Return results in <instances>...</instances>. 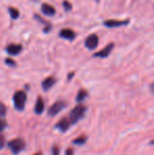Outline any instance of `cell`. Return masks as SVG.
Segmentation results:
<instances>
[{"instance_id": "cell-22", "label": "cell", "mask_w": 154, "mask_h": 155, "mask_svg": "<svg viewBox=\"0 0 154 155\" xmlns=\"http://www.w3.org/2000/svg\"><path fill=\"white\" fill-rule=\"evenodd\" d=\"M4 61H5V63L8 65H10V67H15V65H16V61L13 60V59H11V58H6Z\"/></svg>"}, {"instance_id": "cell-14", "label": "cell", "mask_w": 154, "mask_h": 155, "mask_svg": "<svg viewBox=\"0 0 154 155\" xmlns=\"http://www.w3.org/2000/svg\"><path fill=\"white\" fill-rule=\"evenodd\" d=\"M43 110H44V102H43V99L41 97H38L35 104V113L38 115L42 114Z\"/></svg>"}, {"instance_id": "cell-28", "label": "cell", "mask_w": 154, "mask_h": 155, "mask_svg": "<svg viewBox=\"0 0 154 155\" xmlns=\"http://www.w3.org/2000/svg\"><path fill=\"white\" fill-rule=\"evenodd\" d=\"M151 143V145H154V139H153V140H152V141H151V143Z\"/></svg>"}, {"instance_id": "cell-7", "label": "cell", "mask_w": 154, "mask_h": 155, "mask_svg": "<svg viewBox=\"0 0 154 155\" xmlns=\"http://www.w3.org/2000/svg\"><path fill=\"white\" fill-rule=\"evenodd\" d=\"M5 50H6V52H8V55L16 56V55H19V54L22 52L23 47H22V45H20V43H10L8 45H6Z\"/></svg>"}, {"instance_id": "cell-10", "label": "cell", "mask_w": 154, "mask_h": 155, "mask_svg": "<svg viewBox=\"0 0 154 155\" xmlns=\"http://www.w3.org/2000/svg\"><path fill=\"white\" fill-rule=\"evenodd\" d=\"M59 37L64 39H67V40H74L75 37H76V33L73 31L72 29H62L60 30L59 32Z\"/></svg>"}, {"instance_id": "cell-9", "label": "cell", "mask_w": 154, "mask_h": 155, "mask_svg": "<svg viewBox=\"0 0 154 155\" xmlns=\"http://www.w3.org/2000/svg\"><path fill=\"white\" fill-rule=\"evenodd\" d=\"M71 126H72V123L70 121V119H69L68 117H64V118H61L56 124L55 128L57 129V130H59L60 132H67V131L70 129Z\"/></svg>"}, {"instance_id": "cell-12", "label": "cell", "mask_w": 154, "mask_h": 155, "mask_svg": "<svg viewBox=\"0 0 154 155\" xmlns=\"http://www.w3.org/2000/svg\"><path fill=\"white\" fill-rule=\"evenodd\" d=\"M41 12H42V14L47 15V16H54L56 14V8L51 4L42 3L41 4Z\"/></svg>"}, {"instance_id": "cell-17", "label": "cell", "mask_w": 154, "mask_h": 155, "mask_svg": "<svg viewBox=\"0 0 154 155\" xmlns=\"http://www.w3.org/2000/svg\"><path fill=\"white\" fill-rule=\"evenodd\" d=\"M87 140H88V137H87L86 135H80V136H78L76 139L73 140V143H74V145H77V146H84V143H87Z\"/></svg>"}, {"instance_id": "cell-6", "label": "cell", "mask_w": 154, "mask_h": 155, "mask_svg": "<svg viewBox=\"0 0 154 155\" xmlns=\"http://www.w3.org/2000/svg\"><path fill=\"white\" fill-rule=\"evenodd\" d=\"M113 49H114V43L110 42L109 45H106L103 50L94 53L93 56H94V57H97V58H107V57H109V55L111 54V52L113 51Z\"/></svg>"}, {"instance_id": "cell-16", "label": "cell", "mask_w": 154, "mask_h": 155, "mask_svg": "<svg viewBox=\"0 0 154 155\" xmlns=\"http://www.w3.org/2000/svg\"><path fill=\"white\" fill-rule=\"evenodd\" d=\"M8 14H10L12 19H18L19 15H20V12H19L18 8H14V6H8Z\"/></svg>"}, {"instance_id": "cell-1", "label": "cell", "mask_w": 154, "mask_h": 155, "mask_svg": "<svg viewBox=\"0 0 154 155\" xmlns=\"http://www.w3.org/2000/svg\"><path fill=\"white\" fill-rule=\"evenodd\" d=\"M86 112H87V107L82 104H78L77 106L75 107V108H73L72 110H71V112L69 113L68 118L70 119L72 124H76L84 116Z\"/></svg>"}, {"instance_id": "cell-13", "label": "cell", "mask_w": 154, "mask_h": 155, "mask_svg": "<svg viewBox=\"0 0 154 155\" xmlns=\"http://www.w3.org/2000/svg\"><path fill=\"white\" fill-rule=\"evenodd\" d=\"M34 17H35L36 20H38L39 22H41L43 25V32H44V33H49L50 31H51L53 27H52V25L49 22V21L44 20V19H43L42 17L39 16L38 14H35V16H34Z\"/></svg>"}, {"instance_id": "cell-2", "label": "cell", "mask_w": 154, "mask_h": 155, "mask_svg": "<svg viewBox=\"0 0 154 155\" xmlns=\"http://www.w3.org/2000/svg\"><path fill=\"white\" fill-rule=\"evenodd\" d=\"M13 102L14 107L17 111H23L27 102V93L25 91H17L13 96Z\"/></svg>"}, {"instance_id": "cell-25", "label": "cell", "mask_w": 154, "mask_h": 155, "mask_svg": "<svg viewBox=\"0 0 154 155\" xmlns=\"http://www.w3.org/2000/svg\"><path fill=\"white\" fill-rule=\"evenodd\" d=\"M149 89H150V91H151V93L154 95V82H152V84L149 86Z\"/></svg>"}, {"instance_id": "cell-18", "label": "cell", "mask_w": 154, "mask_h": 155, "mask_svg": "<svg viewBox=\"0 0 154 155\" xmlns=\"http://www.w3.org/2000/svg\"><path fill=\"white\" fill-rule=\"evenodd\" d=\"M62 5H64V11H66V12H70V11L72 10V8H73L72 3H71L70 1H68V0H64V1L62 2Z\"/></svg>"}, {"instance_id": "cell-3", "label": "cell", "mask_w": 154, "mask_h": 155, "mask_svg": "<svg viewBox=\"0 0 154 155\" xmlns=\"http://www.w3.org/2000/svg\"><path fill=\"white\" fill-rule=\"evenodd\" d=\"M8 149L12 151L13 154L17 155L25 148V141L23 140L22 138L12 139V140H10L8 143Z\"/></svg>"}, {"instance_id": "cell-21", "label": "cell", "mask_w": 154, "mask_h": 155, "mask_svg": "<svg viewBox=\"0 0 154 155\" xmlns=\"http://www.w3.org/2000/svg\"><path fill=\"white\" fill-rule=\"evenodd\" d=\"M60 153V149L58 146L54 145L53 147H52V155H59Z\"/></svg>"}, {"instance_id": "cell-24", "label": "cell", "mask_w": 154, "mask_h": 155, "mask_svg": "<svg viewBox=\"0 0 154 155\" xmlns=\"http://www.w3.org/2000/svg\"><path fill=\"white\" fill-rule=\"evenodd\" d=\"M66 155H74V151H73L72 148H69V149H67Z\"/></svg>"}, {"instance_id": "cell-19", "label": "cell", "mask_w": 154, "mask_h": 155, "mask_svg": "<svg viewBox=\"0 0 154 155\" xmlns=\"http://www.w3.org/2000/svg\"><path fill=\"white\" fill-rule=\"evenodd\" d=\"M5 114H6V107L3 102L0 101V117L3 118V117L5 116Z\"/></svg>"}, {"instance_id": "cell-11", "label": "cell", "mask_w": 154, "mask_h": 155, "mask_svg": "<svg viewBox=\"0 0 154 155\" xmlns=\"http://www.w3.org/2000/svg\"><path fill=\"white\" fill-rule=\"evenodd\" d=\"M56 81H57V79H56L54 76H49V77H47L41 82V87H42L43 91L47 92V91H49L51 88H53L54 84H56Z\"/></svg>"}, {"instance_id": "cell-27", "label": "cell", "mask_w": 154, "mask_h": 155, "mask_svg": "<svg viewBox=\"0 0 154 155\" xmlns=\"http://www.w3.org/2000/svg\"><path fill=\"white\" fill-rule=\"evenodd\" d=\"M34 155H42V153H40V152H38V153H36V154H34Z\"/></svg>"}, {"instance_id": "cell-5", "label": "cell", "mask_w": 154, "mask_h": 155, "mask_svg": "<svg viewBox=\"0 0 154 155\" xmlns=\"http://www.w3.org/2000/svg\"><path fill=\"white\" fill-rule=\"evenodd\" d=\"M66 104H67L64 101V100H58V101H55L51 107H50L49 112H48L49 116H55V115H57L60 111H62L64 108H66Z\"/></svg>"}, {"instance_id": "cell-15", "label": "cell", "mask_w": 154, "mask_h": 155, "mask_svg": "<svg viewBox=\"0 0 154 155\" xmlns=\"http://www.w3.org/2000/svg\"><path fill=\"white\" fill-rule=\"evenodd\" d=\"M88 91L84 90V89H81V90L78 91L77 95H76V101L78 104H80V102H82L84 99H86L87 97H88Z\"/></svg>"}, {"instance_id": "cell-8", "label": "cell", "mask_w": 154, "mask_h": 155, "mask_svg": "<svg viewBox=\"0 0 154 155\" xmlns=\"http://www.w3.org/2000/svg\"><path fill=\"white\" fill-rule=\"evenodd\" d=\"M130 22L129 19L126 20H116V19H109V20L103 21V25L107 28H118V27H123L127 25Z\"/></svg>"}, {"instance_id": "cell-26", "label": "cell", "mask_w": 154, "mask_h": 155, "mask_svg": "<svg viewBox=\"0 0 154 155\" xmlns=\"http://www.w3.org/2000/svg\"><path fill=\"white\" fill-rule=\"evenodd\" d=\"M73 75H74V73H70V75H69V80H71L72 79V77H73Z\"/></svg>"}, {"instance_id": "cell-20", "label": "cell", "mask_w": 154, "mask_h": 155, "mask_svg": "<svg viewBox=\"0 0 154 155\" xmlns=\"http://www.w3.org/2000/svg\"><path fill=\"white\" fill-rule=\"evenodd\" d=\"M6 126H8V124H6V121L4 120L2 117H0V133L2 132V131L4 130V129L6 128Z\"/></svg>"}, {"instance_id": "cell-23", "label": "cell", "mask_w": 154, "mask_h": 155, "mask_svg": "<svg viewBox=\"0 0 154 155\" xmlns=\"http://www.w3.org/2000/svg\"><path fill=\"white\" fill-rule=\"evenodd\" d=\"M5 146V139H4V136L2 134H0V150H2Z\"/></svg>"}, {"instance_id": "cell-4", "label": "cell", "mask_w": 154, "mask_h": 155, "mask_svg": "<svg viewBox=\"0 0 154 155\" xmlns=\"http://www.w3.org/2000/svg\"><path fill=\"white\" fill-rule=\"evenodd\" d=\"M98 42H99L98 36L96 34H91L84 40V45H86V48L88 50L93 51V50H95L98 47Z\"/></svg>"}]
</instances>
